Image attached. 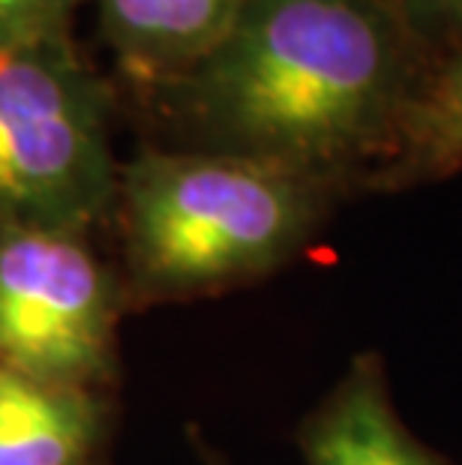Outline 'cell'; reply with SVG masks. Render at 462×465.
Instances as JSON below:
<instances>
[{"label":"cell","mask_w":462,"mask_h":465,"mask_svg":"<svg viewBox=\"0 0 462 465\" xmlns=\"http://www.w3.org/2000/svg\"><path fill=\"white\" fill-rule=\"evenodd\" d=\"M114 183L108 91L73 39L0 48V225L78 232Z\"/></svg>","instance_id":"3"},{"label":"cell","mask_w":462,"mask_h":465,"mask_svg":"<svg viewBox=\"0 0 462 465\" xmlns=\"http://www.w3.org/2000/svg\"><path fill=\"white\" fill-rule=\"evenodd\" d=\"M310 465H447L406 430L378 354H358L303 432Z\"/></svg>","instance_id":"6"},{"label":"cell","mask_w":462,"mask_h":465,"mask_svg":"<svg viewBox=\"0 0 462 465\" xmlns=\"http://www.w3.org/2000/svg\"><path fill=\"white\" fill-rule=\"evenodd\" d=\"M91 441V409L57 384L0 366V465H73Z\"/></svg>","instance_id":"8"},{"label":"cell","mask_w":462,"mask_h":465,"mask_svg":"<svg viewBox=\"0 0 462 465\" xmlns=\"http://www.w3.org/2000/svg\"><path fill=\"white\" fill-rule=\"evenodd\" d=\"M105 349L108 289L75 232L0 225V366L66 384Z\"/></svg>","instance_id":"4"},{"label":"cell","mask_w":462,"mask_h":465,"mask_svg":"<svg viewBox=\"0 0 462 465\" xmlns=\"http://www.w3.org/2000/svg\"><path fill=\"white\" fill-rule=\"evenodd\" d=\"M105 43L135 82L172 84L222 43L250 0H93Z\"/></svg>","instance_id":"5"},{"label":"cell","mask_w":462,"mask_h":465,"mask_svg":"<svg viewBox=\"0 0 462 465\" xmlns=\"http://www.w3.org/2000/svg\"><path fill=\"white\" fill-rule=\"evenodd\" d=\"M390 6L429 61L462 45V0H390Z\"/></svg>","instance_id":"10"},{"label":"cell","mask_w":462,"mask_h":465,"mask_svg":"<svg viewBox=\"0 0 462 465\" xmlns=\"http://www.w3.org/2000/svg\"><path fill=\"white\" fill-rule=\"evenodd\" d=\"M87 0H0V48L73 39V15Z\"/></svg>","instance_id":"9"},{"label":"cell","mask_w":462,"mask_h":465,"mask_svg":"<svg viewBox=\"0 0 462 465\" xmlns=\"http://www.w3.org/2000/svg\"><path fill=\"white\" fill-rule=\"evenodd\" d=\"M339 186L222 151H144L123 174L139 276L160 292H208L273 271L319 229Z\"/></svg>","instance_id":"2"},{"label":"cell","mask_w":462,"mask_h":465,"mask_svg":"<svg viewBox=\"0 0 462 465\" xmlns=\"http://www.w3.org/2000/svg\"><path fill=\"white\" fill-rule=\"evenodd\" d=\"M462 168V45L424 69L388 163L369 177L376 190L438 181Z\"/></svg>","instance_id":"7"},{"label":"cell","mask_w":462,"mask_h":465,"mask_svg":"<svg viewBox=\"0 0 462 465\" xmlns=\"http://www.w3.org/2000/svg\"><path fill=\"white\" fill-rule=\"evenodd\" d=\"M427 64L390 0H250L229 36L165 87L204 151L342 186L388 163Z\"/></svg>","instance_id":"1"}]
</instances>
